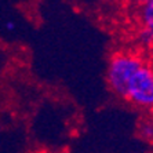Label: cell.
Returning <instances> with one entry per match:
<instances>
[{"label": "cell", "instance_id": "cell-7", "mask_svg": "<svg viewBox=\"0 0 153 153\" xmlns=\"http://www.w3.org/2000/svg\"><path fill=\"white\" fill-rule=\"evenodd\" d=\"M143 1H148V0H139V3H143Z\"/></svg>", "mask_w": 153, "mask_h": 153}, {"label": "cell", "instance_id": "cell-3", "mask_svg": "<svg viewBox=\"0 0 153 153\" xmlns=\"http://www.w3.org/2000/svg\"><path fill=\"white\" fill-rule=\"evenodd\" d=\"M139 18H141L142 28L153 29V0H148V1L141 3Z\"/></svg>", "mask_w": 153, "mask_h": 153}, {"label": "cell", "instance_id": "cell-6", "mask_svg": "<svg viewBox=\"0 0 153 153\" xmlns=\"http://www.w3.org/2000/svg\"><path fill=\"white\" fill-rule=\"evenodd\" d=\"M6 29H7V30H14V29H15V24L13 21H8L7 24H6Z\"/></svg>", "mask_w": 153, "mask_h": 153}, {"label": "cell", "instance_id": "cell-5", "mask_svg": "<svg viewBox=\"0 0 153 153\" xmlns=\"http://www.w3.org/2000/svg\"><path fill=\"white\" fill-rule=\"evenodd\" d=\"M138 40L141 42V44L150 47L152 46V42H153V29L141 28V30H139V33H138Z\"/></svg>", "mask_w": 153, "mask_h": 153}, {"label": "cell", "instance_id": "cell-4", "mask_svg": "<svg viewBox=\"0 0 153 153\" xmlns=\"http://www.w3.org/2000/svg\"><path fill=\"white\" fill-rule=\"evenodd\" d=\"M138 131H139V135L142 137L145 141L152 142V139H153V124H152V121H150V119H146V120H143L142 123H141Z\"/></svg>", "mask_w": 153, "mask_h": 153}, {"label": "cell", "instance_id": "cell-1", "mask_svg": "<svg viewBox=\"0 0 153 153\" xmlns=\"http://www.w3.org/2000/svg\"><path fill=\"white\" fill-rule=\"evenodd\" d=\"M145 62V58L134 51L121 50L112 54L106 68V83L114 97L124 100L128 80Z\"/></svg>", "mask_w": 153, "mask_h": 153}, {"label": "cell", "instance_id": "cell-2", "mask_svg": "<svg viewBox=\"0 0 153 153\" xmlns=\"http://www.w3.org/2000/svg\"><path fill=\"white\" fill-rule=\"evenodd\" d=\"M123 101L139 109H152L153 71L148 62H145L128 80Z\"/></svg>", "mask_w": 153, "mask_h": 153}]
</instances>
